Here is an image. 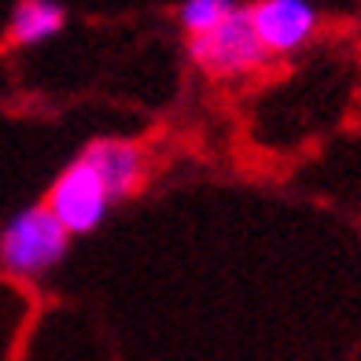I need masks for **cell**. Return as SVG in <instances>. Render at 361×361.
<instances>
[{"mask_svg":"<svg viewBox=\"0 0 361 361\" xmlns=\"http://www.w3.org/2000/svg\"><path fill=\"white\" fill-rule=\"evenodd\" d=\"M81 155L100 170V177L107 180V188L114 195V203L126 200V195H133L147 177L144 147L133 144V140H92Z\"/></svg>","mask_w":361,"mask_h":361,"instance_id":"obj_5","label":"cell"},{"mask_svg":"<svg viewBox=\"0 0 361 361\" xmlns=\"http://www.w3.org/2000/svg\"><path fill=\"white\" fill-rule=\"evenodd\" d=\"M188 56L192 63L210 78H236V74H247L255 71L266 48H262L258 34H255V23H251V11H233L221 26H214L210 34H200L188 41Z\"/></svg>","mask_w":361,"mask_h":361,"instance_id":"obj_3","label":"cell"},{"mask_svg":"<svg viewBox=\"0 0 361 361\" xmlns=\"http://www.w3.org/2000/svg\"><path fill=\"white\" fill-rule=\"evenodd\" d=\"M233 11H236L233 0H185L180 4V26L192 37H200V34H210L214 26H221Z\"/></svg>","mask_w":361,"mask_h":361,"instance_id":"obj_7","label":"cell"},{"mask_svg":"<svg viewBox=\"0 0 361 361\" xmlns=\"http://www.w3.org/2000/svg\"><path fill=\"white\" fill-rule=\"evenodd\" d=\"M63 26H67V11L56 0H19L8 19V41L34 48L63 34Z\"/></svg>","mask_w":361,"mask_h":361,"instance_id":"obj_6","label":"cell"},{"mask_svg":"<svg viewBox=\"0 0 361 361\" xmlns=\"http://www.w3.org/2000/svg\"><path fill=\"white\" fill-rule=\"evenodd\" d=\"M255 34L266 52H295L317 30V8L310 0H258L251 8Z\"/></svg>","mask_w":361,"mask_h":361,"instance_id":"obj_4","label":"cell"},{"mask_svg":"<svg viewBox=\"0 0 361 361\" xmlns=\"http://www.w3.org/2000/svg\"><path fill=\"white\" fill-rule=\"evenodd\" d=\"M44 207L52 210L56 221L67 228L71 236H81V233H92V228L107 218V210L114 207V195L107 188V180L100 177V170H96L85 155H78L71 166L52 180Z\"/></svg>","mask_w":361,"mask_h":361,"instance_id":"obj_2","label":"cell"},{"mask_svg":"<svg viewBox=\"0 0 361 361\" xmlns=\"http://www.w3.org/2000/svg\"><path fill=\"white\" fill-rule=\"evenodd\" d=\"M71 233L44 203L23 207L0 228V266L15 276H44L67 255Z\"/></svg>","mask_w":361,"mask_h":361,"instance_id":"obj_1","label":"cell"}]
</instances>
